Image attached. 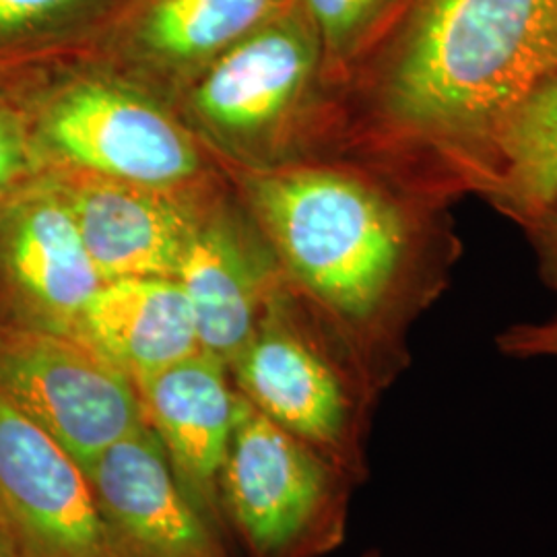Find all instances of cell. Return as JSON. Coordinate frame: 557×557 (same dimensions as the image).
Here are the masks:
<instances>
[{
    "mask_svg": "<svg viewBox=\"0 0 557 557\" xmlns=\"http://www.w3.org/2000/svg\"><path fill=\"white\" fill-rule=\"evenodd\" d=\"M103 285L52 174L0 195V320L79 337Z\"/></svg>",
    "mask_w": 557,
    "mask_h": 557,
    "instance_id": "6",
    "label": "cell"
},
{
    "mask_svg": "<svg viewBox=\"0 0 557 557\" xmlns=\"http://www.w3.org/2000/svg\"><path fill=\"white\" fill-rule=\"evenodd\" d=\"M554 71V0H416L380 103L405 139L481 190L499 122Z\"/></svg>",
    "mask_w": 557,
    "mask_h": 557,
    "instance_id": "1",
    "label": "cell"
},
{
    "mask_svg": "<svg viewBox=\"0 0 557 557\" xmlns=\"http://www.w3.org/2000/svg\"><path fill=\"white\" fill-rule=\"evenodd\" d=\"M41 165L15 108L0 101V195L40 176Z\"/></svg>",
    "mask_w": 557,
    "mask_h": 557,
    "instance_id": "19",
    "label": "cell"
},
{
    "mask_svg": "<svg viewBox=\"0 0 557 557\" xmlns=\"http://www.w3.org/2000/svg\"><path fill=\"white\" fill-rule=\"evenodd\" d=\"M85 475L114 556L227 557L147 421L103 448Z\"/></svg>",
    "mask_w": 557,
    "mask_h": 557,
    "instance_id": "10",
    "label": "cell"
},
{
    "mask_svg": "<svg viewBox=\"0 0 557 557\" xmlns=\"http://www.w3.org/2000/svg\"><path fill=\"white\" fill-rule=\"evenodd\" d=\"M0 529L4 531V520H2V515H0Z\"/></svg>",
    "mask_w": 557,
    "mask_h": 557,
    "instance_id": "24",
    "label": "cell"
},
{
    "mask_svg": "<svg viewBox=\"0 0 557 557\" xmlns=\"http://www.w3.org/2000/svg\"><path fill=\"white\" fill-rule=\"evenodd\" d=\"M250 195L299 289L345 333L374 347L440 294L411 213L382 188L322 165L262 174Z\"/></svg>",
    "mask_w": 557,
    "mask_h": 557,
    "instance_id": "2",
    "label": "cell"
},
{
    "mask_svg": "<svg viewBox=\"0 0 557 557\" xmlns=\"http://www.w3.org/2000/svg\"><path fill=\"white\" fill-rule=\"evenodd\" d=\"M296 0H137L120 27L124 52L168 75L200 73Z\"/></svg>",
    "mask_w": 557,
    "mask_h": 557,
    "instance_id": "15",
    "label": "cell"
},
{
    "mask_svg": "<svg viewBox=\"0 0 557 557\" xmlns=\"http://www.w3.org/2000/svg\"><path fill=\"white\" fill-rule=\"evenodd\" d=\"M320 66L317 27L296 0L200 71L190 110L221 145L255 149L294 119Z\"/></svg>",
    "mask_w": 557,
    "mask_h": 557,
    "instance_id": "7",
    "label": "cell"
},
{
    "mask_svg": "<svg viewBox=\"0 0 557 557\" xmlns=\"http://www.w3.org/2000/svg\"><path fill=\"white\" fill-rule=\"evenodd\" d=\"M225 366L200 349L135 382L147 425L207 517L218 510L221 469L244 403L230 386Z\"/></svg>",
    "mask_w": 557,
    "mask_h": 557,
    "instance_id": "12",
    "label": "cell"
},
{
    "mask_svg": "<svg viewBox=\"0 0 557 557\" xmlns=\"http://www.w3.org/2000/svg\"><path fill=\"white\" fill-rule=\"evenodd\" d=\"M77 333L133 382L200 351L190 304L174 277L103 283L85 306Z\"/></svg>",
    "mask_w": 557,
    "mask_h": 557,
    "instance_id": "13",
    "label": "cell"
},
{
    "mask_svg": "<svg viewBox=\"0 0 557 557\" xmlns=\"http://www.w3.org/2000/svg\"><path fill=\"white\" fill-rule=\"evenodd\" d=\"M0 515L21 557H116L79 462L2 395Z\"/></svg>",
    "mask_w": 557,
    "mask_h": 557,
    "instance_id": "9",
    "label": "cell"
},
{
    "mask_svg": "<svg viewBox=\"0 0 557 557\" xmlns=\"http://www.w3.org/2000/svg\"><path fill=\"white\" fill-rule=\"evenodd\" d=\"M481 193L522 225L557 207V71L535 83L499 122Z\"/></svg>",
    "mask_w": 557,
    "mask_h": 557,
    "instance_id": "16",
    "label": "cell"
},
{
    "mask_svg": "<svg viewBox=\"0 0 557 557\" xmlns=\"http://www.w3.org/2000/svg\"><path fill=\"white\" fill-rule=\"evenodd\" d=\"M498 349L517 359L557 358V317L545 322H522L499 333Z\"/></svg>",
    "mask_w": 557,
    "mask_h": 557,
    "instance_id": "20",
    "label": "cell"
},
{
    "mask_svg": "<svg viewBox=\"0 0 557 557\" xmlns=\"http://www.w3.org/2000/svg\"><path fill=\"white\" fill-rule=\"evenodd\" d=\"M0 557H21L17 547L13 545V541L9 539V535L0 529Z\"/></svg>",
    "mask_w": 557,
    "mask_h": 557,
    "instance_id": "22",
    "label": "cell"
},
{
    "mask_svg": "<svg viewBox=\"0 0 557 557\" xmlns=\"http://www.w3.org/2000/svg\"><path fill=\"white\" fill-rule=\"evenodd\" d=\"M17 114L41 172L71 170L163 190L199 172V151L178 122L116 81L52 85Z\"/></svg>",
    "mask_w": 557,
    "mask_h": 557,
    "instance_id": "3",
    "label": "cell"
},
{
    "mask_svg": "<svg viewBox=\"0 0 557 557\" xmlns=\"http://www.w3.org/2000/svg\"><path fill=\"white\" fill-rule=\"evenodd\" d=\"M363 557H379V556H376V554H368V556H363Z\"/></svg>",
    "mask_w": 557,
    "mask_h": 557,
    "instance_id": "25",
    "label": "cell"
},
{
    "mask_svg": "<svg viewBox=\"0 0 557 557\" xmlns=\"http://www.w3.org/2000/svg\"><path fill=\"white\" fill-rule=\"evenodd\" d=\"M537 248L541 277L557 296V207L541 215L539 220L524 225Z\"/></svg>",
    "mask_w": 557,
    "mask_h": 557,
    "instance_id": "21",
    "label": "cell"
},
{
    "mask_svg": "<svg viewBox=\"0 0 557 557\" xmlns=\"http://www.w3.org/2000/svg\"><path fill=\"white\" fill-rule=\"evenodd\" d=\"M319 34L322 64L343 66L393 13L398 0H298Z\"/></svg>",
    "mask_w": 557,
    "mask_h": 557,
    "instance_id": "18",
    "label": "cell"
},
{
    "mask_svg": "<svg viewBox=\"0 0 557 557\" xmlns=\"http://www.w3.org/2000/svg\"><path fill=\"white\" fill-rule=\"evenodd\" d=\"M176 278L190 304L200 349L234 361L269 308V269L238 227L200 220Z\"/></svg>",
    "mask_w": 557,
    "mask_h": 557,
    "instance_id": "14",
    "label": "cell"
},
{
    "mask_svg": "<svg viewBox=\"0 0 557 557\" xmlns=\"http://www.w3.org/2000/svg\"><path fill=\"white\" fill-rule=\"evenodd\" d=\"M106 0H0V73L27 66L75 32Z\"/></svg>",
    "mask_w": 557,
    "mask_h": 557,
    "instance_id": "17",
    "label": "cell"
},
{
    "mask_svg": "<svg viewBox=\"0 0 557 557\" xmlns=\"http://www.w3.org/2000/svg\"><path fill=\"white\" fill-rule=\"evenodd\" d=\"M0 395L83 471L145 423L137 384L89 341L7 320H0Z\"/></svg>",
    "mask_w": 557,
    "mask_h": 557,
    "instance_id": "5",
    "label": "cell"
},
{
    "mask_svg": "<svg viewBox=\"0 0 557 557\" xmlns=\"http://www.w3.org/2000/svg\"><path fill=\"white\" fill-rule=\"evenodd\" d=\"M554 29H556V59H557V0H554Z\"/></svg>",
    "mask_w": 557,
    "mask_h": 557,
    "instance_id": "23",
    "label": "cell"
},
{
    "mask_svg": "<svg viewBox=\"0 0 557 557\" xmlns=\"http://www.w3.org/2000/svg\"><path fill=\"white\" fill-rule=\"evenodd\" d=\"M59 182L101 281L174 277L199 213L172 190L48 170Z\"/></svg>",
    "mask_w": 557,
    "mask_h": 557,
    "instance_id": "11",
    "label": "cell"
},
{
    "mask_svg": "<svg viewBox=\"0 0 557 557\" xmlns=\"http://www.w3.org/2000/svg\"><path fill=\"white\" fill-rule=\"evenodd\" d=\"M347 478L244 398L220 492L260 556L308 557L333 545L343 527Z\"/></svg>",
    "mask_w": 557,
    "mask_h": 557,
    "instance_id": "4",
    "label": "cell"
},
{
    "mask_svg": "<svg viewBox=\"0 0 557 557\" xmlns=\"http://www.w3.org/2000/svg\"><path fill=\"white\" fill-rule=\"evenodd\" d=\"M242 397L347 475L359 471L361 405L349 376L317 338L271 304L230 363Z\"/></svg>",
    "mask_w": 557,
    "mask_h": 557,
    "instance_id": "8",
    "label": "cell"
}]
</instances>
